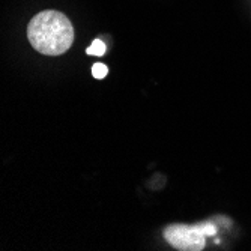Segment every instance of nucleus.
<instances>
[{"label": "nucleus", "mask_w": 251, "mask_h": 251, "mask_svg": "<svg viewBox=\"0 0 251 251\" xmlns=\"http://www.w3.org/2000/svg\"><path fill=\"white\" fill-rule=\"evenodd\" d=\"M32 47L45 56H59L70 50L74 42V27L70 18L59 11H42L27 26Z\"/></svg>", "instance_id": "1"}, {"label": "nucleus", "mask_w": 251, "mask_h": 251, "mask_svg": "<svg viewBox=\"0 0 251 251\" xmlns=\"http://www.w3.org/2000/svg\"><path fill=\"white\" fill-rule=\"evenodd\" d=\"M166 241L176 250L182 251H201L204 248V235H201L196 224L185 226V224H173L166 227L164 230Z\"/></svg>", "instance_id": "2"}, {"label": "nucleus", "mask_w": 251, "mask_h": 251, "mask_svg": "<svg viewBox=\"0 0 251 251\" xmlns=\"http://www.w3.org/2000/svg\"><path fill=\"white\" fill-rule=\"evenodd\" d=\"M87 54H92V56H102L105 53V44L100 39H95L92 42V45L90 47H87L86 50Z\"/></svg>", "instance_id": "3"}, {"label": "nucleus", "mask_w": 251, "mask_h": 251, "mask_svg": "<svg viewBox=\"0 0 251 251\" xmlns=\"http://www.w3.org/2000/svg\"><path fill=\"white\" fill-rule=\"evenodd\" d=\"M196 227H197V230L204 236H214L217 233V227L212 223H203V224L200 223V224H196Z\"/></svg>", "instance_id": "4"}, {"label": "nucleus", "mask_w": 251, "mask_h": 251, "mask_svg": "<svg viewBox=\"0 0 251 251\" xmlns=\"http://www.w3.org/2000/svg\"><path fill=\"white\" fill-rule=\"evenodd\" d=\"M92 74H94L95 78L101 80V78H104L108 74V68L104 63H95L92 66Z\"/></svg>", "instance_id": "5"}]
</instances>
